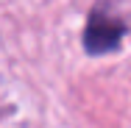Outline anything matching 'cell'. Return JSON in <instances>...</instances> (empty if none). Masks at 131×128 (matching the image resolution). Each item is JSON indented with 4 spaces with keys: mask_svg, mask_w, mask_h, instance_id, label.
Returning <instances> with one entry per match:
<instances>
[{
    "mask_svg": "<svg viewBox=\"0 0 131 128\" xmlns=\"http://www.w3.org/2000/svg\"><path fill=\"white\" fill-rule=\"evenodd\" d=\"M126 22L109 11L106 6H95L86 17V25H84V33H81V42H84V50L89 56H103V53H112L120 48L123 36H126Z\"/></svg>",
    "mask_w": 131,
    "mask_h": 128,
    "instance_id": "obj_1",
    "label": "cell"
}]
</instances>
